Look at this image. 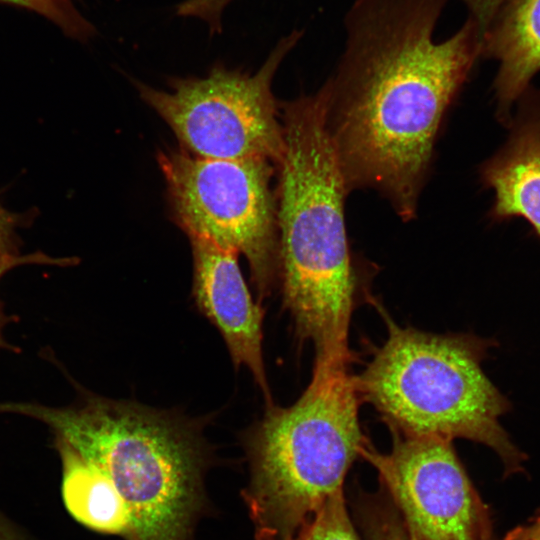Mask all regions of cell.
Wrapping results in <instances>:
<instances>
[{
    "label": "cell",
    "instance_id": "9c48e42d",
    "mask_svg": "<svg viewBox=\"0 0 540 540\" xmlns=\"http://www.w3.org/2000/svg\"><path fill=\"white\" fill-rule=\"evenodd\" d=\"M190 242L194 302L222 335L233 364L249 369L270 405L262 351L264 309L249 291L239 255L203 239Z\"/></svg>",
    "mask_w": 540,
    "mask_h": 540
},
{
    "label": "cell",
    "instance_id": "52a82bcc",
    "mask_svg": "<svg viewBox=\"0 0 540 540\" xmlns=\"http://www.w3.org/2000/svg\"><path fill=\"white\" fill-rule=\"evenodd\" d=\"M158 162L176 221L189 238L243 255L259 296L269 295L279 262L271 162L202 158L182 148L161 152Z\"/></svg>",
    "mask_w": 540,
    "mask_h": 540
},
{
    "label": "cell",
    "instance_id": "5b68a950",
    "mask_svg": "<svg viewBox=\"0 0 540 540\" xmlns=\"http://www.w3.org/2000/svg\"><path fill=\"white\" fill-rule=\"evenodd\" d=\"M387 324L385 342L353 375L360 401L370 404L391 432L467 439L492 449L507 474L520 471L525 456L500 424L511 403L482 368L496 342L401 327L390 318Z\"/></svg>",
    "mask_w": 540,
    "mask_h": 540
},
{
    "label": "cell",
    "instance_id": "8992f818",
    "mask_svg": "<svg viewBox=\"0 0 540 540\" xmlns=\"http://www.w3.org/2000/svg\"><path fill=\"white\" fill-rule=\"evenodd\" d=\"M302 35V30H293L282 37L254 74L219 62L205 77L170 79L169 90L138 81L135 86L190 154L211 159L259 158L278 165L285 142L272 82Z\"/></svg>",
    "mask_w": 540,
    "mask_h": 540
},
{
    "label": "cell",
    "instance_id": "ac0fdd59",
    "mask_svg": "<svg viewBox=\"0 0 540 540\" xmlns=\"http://www.w3.org/2000/svg\"><path fill=\"white\" fill-rule=\"evenodd\" d=\"M15 216L0 204V254H16Z\"/></svg>",
    "mask_w": 540,
    "mask_h": 540
},
{
    "label": "cell",
    "instance_id": "8fae6325",
    "mask_svg": "<svg viewBox=\"0 0 540 540\" xmlns=\"http://www.w3.org/2000/svg\"><path fill=\"white\" fill-rule=\"evenodd\" d=\"M481 54L498 63L497 116L507 125L540 70V0H505L482 37Z\"/></svg>",
    "mask_w": 540,
    "mask_h": 540
},
{
    "label": "cell",
    "instance_id": "7a4b0ae2",
    "mask_svg": "<svg viewBox=\"0 0 540 540\" xmlns=\"http://www.w3.org/2000/svg\"><path fill=\"white\" fill-rule=\"evenodd\" d=\"M324 87L283 103L279 166L278 281L298 337L314 364L352 359L348 333L357 276L345 222L346 186L326 122Z\"/></svg>",
    "mask_w": 540,
    "mask_h": 540
},
{
    "label": "cell",
    "instance_id": "5bb4252c",
    "mask_svg": "<svg viewBox=\"0 0 540 540\" xmlns=\"http://www.w3.org/2000/svg\"><path fill=\"white\" fill-rule=\"evenodd\" d=\"M359 512L367 540H413L385 492L366 496Z\"/></svg>",
    "mask_w": 540,
    "mask_h": 540
},
{
    "label": "cell",
    "instance_id": "3957f363",
    "mask_svg": "<svg viewBox=\"0 0 540 540\" xmlns=\"http://www.w3.org/2000/svg\"><path fill=\"white\" fill-rule=\"evenodd\" d=\"M42 421L114 484L130 516L125 540H191L204 507L199 434L166 412L88 396L67 407L1 402Z\"/></svg>",
    "mask_w": 540,
    "mask_h": 540
},
{
    "label": "cell",
    "instance_id": "7402d4cb",
    "mask_svg": "<svg viewBox=\"0 0 540 540\" xmlns=\"http://www.w3.org/2000/svg\"><path fill=\"white\" fill-rule=\"evenodd\" d=\"M494 540V539H493Z\"/></svg>",
    "mask_w": 540,
    "mask_h": 540
},
{
    "label": "cell",
    "instance_id": "ba28073f",
    "mask_svg": "<svg viewBox=\"0 0 540 540\" xmlns=\"http://www.w3.org/2000/svg\"><path fill=\"white\" fill-rule=\"evenodd\" d=\"M390 451L367 441L360 457L377 472L383 491L413 540H493L488 508L452 441L391 432Z\"/></svg>",
    "mask_w": 540,
    "mask_h": 540
},
{
    "label": "cell",
    "instance_id": "ffe728a7",
    "mask_svg": "<svg viewBox=\"0 0 540 540\" xmlns=\"http://www.w3.org/2000/svg\"><path fill=\"white\" fill-rule=\"evenodd\" d=\"M0 540H12L7 527L0 520Z\"/></svg>",
    "mask_w": 540,
    "mask_h": 540
},
{
    "label": "cell",
    "instance_id": "6da1fadb",
    "mask_svg": "<svg viewBox=\"0 0 540 540\" xmlns=\"http://www.w3.org/2000/svg\"><path fill=\"white\" fill-rule=\"evenodd\" d=\"M447 0H356L327 90L326 122L349 192L376 190L415 217L443 119L481 55L468 20L438 40Z\"/></svg>",
    "mask_w": 540,
    "mask_h": 540
},
{
    "label": "cell",
    "instance_id": "9a60e30c",
    "mask_svg": "<svg viewBox=\"0 0 540 540\" xmlns=\"http://www.w3.org/2000/svg\"><path fill=\"white\" fill-rule=\"evenodd\" d=\"M37 12L54 22L72 38L86 41L92 37L95 27L75 7L77 0H0Z\"/></svg>",
    "mask_w": 540,
    "mask_h": 540
},
{
    "label": "cell",
    "instance_id": "277c9868",
    "mask_svg": "<svg viewBox=\"0 0 540 540\" xmlns=\"http://www.w3.org/2000/svg\"><path fill=\"white\" fill-rule=\"evenodd\" d=\"M348 364H314L302 395L274 403L245 441L249 481L243 492L256 540H292L333 493L368 441Z\"/></svg>",
    "mask_w": 540,
    "mask_h": 540
},
{
    "label": "cell",
    "instance_id": "e0dca14e",
    "mask_svg": "<svg viewBox=\"0 0 540 540\" xmlns=\"http://www.w3.org/2000/svg\"><path fill=\"white\" fill-rule=\"evenodd\" d=\"M469 11V19L474 21L483 37L505 0H461Z\"/></svg>",
    "mask_w": 540,
    "mask_h": 540
},
{
    "label": "cell",
    "instance_id": "44dd1931",
    "mask_svg": "<svg viewBox=\"0 0 540 540\" xmlns=\"http://www.w3.org/2000/svg\"><path fill=\"white\" fill-rule=\"evenodd\" d=\"M216 5L220 7H227V5L233 0H212Z\"/></svg>",
    "mask_w": 540,
    "mask_h": 540
},
{
    "label": "cell",
    "instance_id": "30bf717a",
    "mask_svg": "<svg viewBox=\"0 0 540 540\" xmlns=\"http://www.w3.org/2000/svg\"><path fill=\"white\" fill-rule=\"evenodd\" d=\"M517 103L509 137L481 165L480 177L494 193L490 217L524 219L540 237V91L528 88Z\"/></svg>",
    "mask_w": 540,
    "mask_h": 540
},
{
    "label": "cell",
    "instance_id": "2e32d148",
    "mask_svg": "<svg viewBox=\"0 0 540 540\" xmlns=\"http://www.w3.org/2000/svg\"><path fill=\"white\" fill-rule=\"evenodd\" d=\"M71 259L52 258L42 253H34L28 255H16V254H0V279L9 270L24 264H53V265H67L72 264ZM8 321V318L4 315L3 309L0 303V349H10L9 344L3 337V327Z\"/></svg>",
    "mask_w": 540,
    "mask_h": 540
},
{
    "label": "cell",
    "instance_id": "d6986e66",
    "mask_svg": "<svg viewBox=\"0 0 540 540\" xmlns=\"http://www.w3.org/2000/svg\"><path fill=\"white\" fill-rule=\"evenodd\" d=\"M504 540H540V517L507 533Z\"/></svg>",
    "mask_w": 540,
    "mask_h": 540
},
{
    "label": "cell",
    "instance_id": "4fadbf2b",
    "mask_svg": "<svg viewBox=\"0 0 540 540\" xmlns=\"http://www.w3.org/2000/svg\"><path fill=\"white\" fill-rule=\"evenodd\" d=\"M301 533L303 540H362L351 521L344 489L324 501Z\"/></svg>",
    "mask_w": 540,
    "mask_h": 540
},
{
    "label": "cell",
    "instance_id": "7c38bea8",
    "mask_svg": "<svg viewBox=\"0 0 540 540\" xmlns=\"http://www.w3.org/2000/svg\"><path fill=\"white\" fill-rule=\"evenodd\" d=\"M63 464L62 495L70 514L86 527L126 536L130 516L112 481L68 444L57 440Z\"/></svg>",
    "mask_w": 540,
    "mask_h": 540
}]
</instances>
